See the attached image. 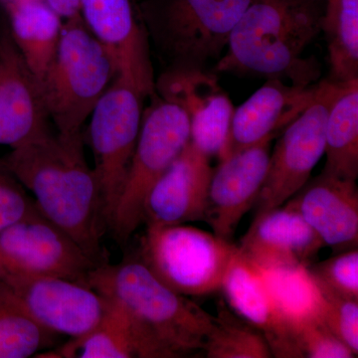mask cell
Listing matches in <instances>:
<instances>
[{"instance_id":"9","label":"cell","mask_w":358,"mask_h":358,"mask_svg":"<svg viewBox=\"0 0 358 358\" xmlns=\"http://www.w3.org/2000/svg\"><path fill=\"white\" fill-rule=\"evenodd\" d=\"M336 90L338 82L331 80L317 84L313 102L282 131L254 204L255 216L282 206L308 182L324 155L327 115Z\"/></svg>"},{"instance_id":"3","label":"cell","mask_w":358,"mask_h":358,"mask_svg":"<svg viewBox=\"0 0 358 358\" xmlns=\"http://www.w3.org/2000/svg\"><path fill=\"white\" fill-rule=\"evenodd\" d=\"M87 284L128 310L157 358L182 357L202 350L214 324V315L169 289L138 259L96 266Z\"/></svg>"},{"instance_id":"1","label":"cell","mask_w":358,"mask_h":358,"mask_svg":"<svg viewBox=\"0 0 358 358\" xmlns=\"http://www.w3.org/2000/svg\"><path fill=\"white\" fill-rule=\"evenodd\" d=\"M0 162L34 194L40 211L98 265L106 263V227L98 179L87 162L83 134L52 131L13 148Z\"/></svg>"},{"instance_id":"31","label":"cell","mask_w":358,"mask_h":358,"mask_svg":"<svg viewBox=\"0 0 358 358\" xmlns=\"http://www.w3.org/2000/svg\"><path fill=\"white\" fill-rule=\"evenodd\" d=\"M35 205L24 186L0 162V230L24 217Z\"/></svg>"},{"instance_id":"7","label":"cell","mask_w":358,"mask_h":358,"mask_svg":"<svg viewBox=\"0 0 358 358\" xmlns=\"http://www.w3.org/2000/svg\"><path fill=\"white\" fill-rule=\"evenodd\" d=\"M143 98L136 87L117 76L90 115L89 138L95 160L93 169L108 228L138 143Z\"/></svg>"},{"instance_id":"19","label":"cell","mask_w":358,"mask_h":358,"mask_svg":"<svg viewBox=\"0 0 358 358\" xmlns=\"http://www.w3.org/2000/svg\"><path fill=\"white\" fill-rule=\"evenodd\" d=\"M324 246L298 212L280 206L255 216L238 248L256 267L268 268L310 266Z\"/></svg>"},{"instance_id":"28","label":"cell","mask_w":358,"mask_h":358,"mask_svg":"<svg viewBox=\"0 0 358 358\" xmlns=\"http://www.w3.org/2000/svg\"><path fill=\"white\" fill-rule=\"evenodd\" d=\"M320 288L358 300L357 248L339 252L322 262L308 266Z\"/></svg>"},{"instance_id":"13","label":"cell","mask_w":358,"mask_h":358,"mask_svg":"<svg viewBox=\"0 0 358 358\" xmlns=\"http://www.w3.org/2000/svg\"><path fill=\"white\" fill-rule=\"evenodd\" d=\"M271 141L228 155L213 169L202 221L217 236L230 241L241 219L255 204L268 171Z\"/></svg>"},{"instance_id":"32","label":"cell","mask_w":358,"mask_h":358,"mask_svg":"<svg viewBox=\"0 0 358 358\" xmlns=\"http://www.w3.org/2000/svg\"><path fill=\"white\" fill-rule=\"evenodd\" d=\"M62 20L81 17L79 0H44Z\"/></svg>"},{"instance_id":"5","label":"cell","mask_w":358,"mask_h":358,"mask_svg":"<svg viewBox=\"0 0 358 358\" xmlns=\"http://www.w3.org/2000/svg\"><path fill=\"white\" fill-rule=\"evenodd\" d=\"M238 250L229 240L185 224L148 226L138 260L176 293L203 296L221 289Z\"/></svg>"},{"instance_id":"20","label":"cell","mask_w":358,"mask_h":358,"mask_svg":"<svg viewBox=\"0 0 358 358\" xmlns=\"http://www.w3.org/2000/svg\"><path fill=\"white\" fill-rule=\"evenodd\" d=\"M221 289L233 312L263 334L273 357H303L294 329L277 312L262 277L240 250L226 271Z\"/></svg>"},{"instance_id":"8","label":"cell","mask_w":358,"mask_h":358,"mask_svg":"<svg viewBox=\"0 0 358 358\" xmlns=\"http://www.w3.org/2000/svg\"><path fill=\"white\" fill-rule=\"evenodd\" d=\"M96 266L37 205L24 217L0 230V281L59 277L88 286V275Z\"/></svg>"},{"instance_id":"12","label":"cell","mask_w":358,"mask_h":358,"mask_svg":"<svg viewBox=\"0 0 358 358\" xmlns=\"http://www.w3.org/2000/svg\"><path fill=\"white\" fill-rule=\"evenodd\" d=\"M155 88L162 98L185 110L193 147L210 159L219 157L227 141L235 108L214 73L202 66L180 65L164 74Z\"/></svg>"},{"instance_id":"30","label":"cell","mask_w":358,"mask_h":358,"mask_svg":"<svg viewBox=\"0 0 358 358\" xmlns=\"http://www.w3.org/2000/svg\"><path fill=\"white\" fill-rule=\"evenodd\" d=\"M303 357L353 358L355 353L326 327L322 320L305 322L294 329Z\"/></svg>"},{"instance_id":"11","label":"cell","mask_w":358,"mask_h":358,"mask_svg":"<svg viewBox=\"0 0 358 358\" xmlns=\"http://www.w3.org/2000/svg\"><path fill=\"white\" fill-rule=\"evenodd\" d=\"M26 312L53 334L84 336L102 319L107 300L86 285L59 277L0 281Z\"/></svg>"},{"instance_id":"25","label":"cell","mask_w":358,"mask_h":358,"mask_svg":"<svg viewBox=\"0 0 358 358\" xmlns=\"http://www.w3.org/2000/svg\"><path fill=\"white\" fill-rule=\"evenodd\" d=\"M320 29L329 44L334 82L358 79V0H326Z\"/></svg>"},{"instance_id":"15","label":"cell","mask_w":358,"mask_h":358,"mask_svg":"<svg viewBox=\"0 0 358 358\" xmlns=\"http://www.w3.org/2000/svg\"><path fill=\"white\" fill-rule=\"evenodd\" d=\"M90 31L114 54L119 76L143 96L154 95L155 83L148 42L131 0H79Z\"/></svg>"},{"instance_id":"2","label":"cell","mask_w":358,"mask_h":358,"mask_svg":"<svg viewBox=\"0 0 358 358\" xmlns=\"http://www.w3.org/2000/svg\"><path fill=\"white\" fill-rule=\"evenodd\" d=\"M320 23L322 16L307 0H252L215 70L310 86L320 77V66L303 53L322 30Z\"/></svg>"},{"instance_id":"21","label":"cell","mask_w":358,"mask_h":358,"mask_svg":"<svg viewBox=\"0 0 358 358\" xmlns=\"http://www.w3.org/2000/svg\"><path fill=\"white\" fill-rule=\"evenodd\" d=\"M106 300L102 319L92 331L37 357L155 358L147 336L128 310L112 299Z\"/></svg>"},{"instance_id":"17","label":"cell","mask_w":358,"mask_h":358,"mask_svg":"<svg viewBox=\"0 0 358 358\" xmlns=\"http://www.w3.org/2000/svg\"><path fill=\"white\" fill-rule=\"evenodd\" d=\"M212 173L210 159L189 141L148 192L143 222L147 226H169L203 220Z\"/></svg>"},{"instance_id":"10","label":"cell","mask_w":358,"mask_h":358,"mask_svg":"<svg viewBox=\"0 0 358 358\" xmlns=\"http://www.w3.org/2000/svg\"><path fill=\"white\" fill-rule=\"evenodd\" d=\"M252 0H171L160 37L181 65L202 66L227 47Z\"/></svg>"},{"instance_id":"4","label":"cell","mask_w":358,"mask_h":358,"mask_svg":"<svg viewBox=\"0 0 358 358\" xmlns=\"http://www.w3.org/2000/svg\"><path fill=\"white\" fill-rule=\"evenodd\" d=\"M119 76L112 51L82 17L63 22L55 58L40 83L49 119L58 133L75 134Z\"/></svg>"},{"instance_id":"6","label":"cell","mask_w":358,"mask_h":358,"mask_svg":"<svg viewBox=\"0 0 358 358\" xmlns=\"http://www.w3.org/2000/svg\"><path fill=\"white\" fill-rule=\"evenodd\" d=\"M189 141L188 115L173 101L162 98L143 115L128 176L109 224L119 243H126L143 222L148 192Z\"/></svg>"},{"instance_id":"29","label":"cell","mask_w":358,"mask_h":358,"mask_svg":"<svg viewBox=\"0 0 358 358\" xmlns=\"http://www.w3.org/2000/svg\"><path fill=\"white\" fill-rule=\"evenodd\" d=\"M324 296L322 322L350 350L358 355V300L322 289Z\"/></svg>"},{"instance_id":"26","label":"cell","mask_w":358,"mask_h":358,"mask_svg":"<svg viewBox=\"0 0 358 358\" xmlns=\"http://www.w3.org/2000/svg\"><path fill=\"white\" fill-rule=\"evenodd\" d=\"M53 333L40 326L0 284V358H27L51 343Z\"/></svg>"},{"instance_id":"14","label":"cell","mask_w":358,"mask_h":358,"mask_svg":"<svg viewBox=\"0 0 358 358\" xmlns=\"http://www.w3.org/2000/svg\"><path fill=\"white\" fill-rule=\"evenodd\" d=\"M38 80L8 27L0 29V145L16 148L51 131Z\"/></svg>"},{"instance_id":"24","label":"cell","mask_w":358,"mask_h":358,"mask_svg":"<svg viewBox=\"0 0 358 358\" xmlns=\"http://www.w3.org/2000/svg\"><path fill=\"white\" fill-rule=\"evenodd\" d=\"M256 268L275 310L294 331L305 322L322 320L326 301L308 266Z\"/></svg>"},{"instance_id":"22","label":"cell","mask_w":358,"mask_h":358,"mask_svg":"<svg viewBox=\"0 0 358 358\" xmlns=\"http://www.w3.org/2000/svg\"><path fill=\"white\" fill-rule=\"evenodd\" d=\"M6 6L14 43L40 84L55 58L63 20L44 0H18Z\"/></svg>"},{"instance_id":"18","label":"cell","mask_w":358,"mask_h":358,"mask_svg":"<svg viewBox=\"0 0 358 358\" xmlns=\"http://www.w3.org/2000/svg\"><path fill=\"white\" fill-rule=\"evenodd\" d=\"M285 206L298 212L324 246L336 252L357 248L358 190L355 181L320 174Z\"/></svg>"},{"instance_id":"23","label":"cell","mask_w":358,"mask_h":358,"mask_svg":"<svg viewBox=\"0 0 358 358\" xmlns=\"http://www.w3.org/2000/svg\"><path fill=\"white\" fill-rule=\"evenodd\" d=\"M322 173L357 180L358 176V79L338 82L324 131Z\"/></svg>"},{"instance_id":"27","label":"cell","mask_w":358,"mask_h":358,"mask_svg":"<svg viewBox=\"0 0 358 358\" xmlns=\"http://www.w3.org/2000/svg\"><path fill=\"white\" fill-rule=\"evenodd\" d=\"M207 358H270V348L262 334L248 322L230 313L223 303L205 338Z\"/></svg>"},{"instance_id":"16","label":"cell","mask_w":358,"mask_h":358,"mask_svg":"<svg viewBox=\"0 0 358 358\" xmlns=\"http://www.w3.org/2000/svg\"><path fill=\"white\" fill-rule=\"evenodd\" d=\"M317 91V84L300 86L268 79L234 109L227 141L218 159L261 141L273 140L307 109Z\"/></svg>"},{"instance_id":"33","label":"cell","mask_w":358,"mask_h":358,"mask_svg":"<svg viewBox=\"0 0 358 358\" xmlns=\"http://www.w3.org/2000/svg\"><path fill=\"white\" fill-rule=\"evenodd\" d=\"M18 1V0H4L6 4L10 3V2Z\"/></svg>"}]
</instances>
